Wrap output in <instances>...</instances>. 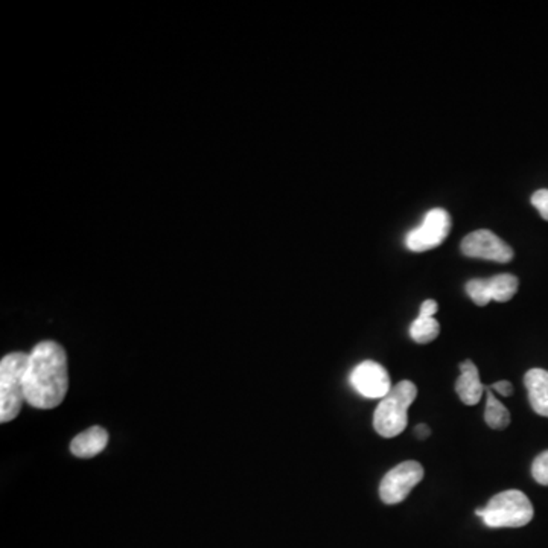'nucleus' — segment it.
I'll use <instances>...</instances> for the list:
<instances>
[{
	"label": "nucleus",
	"instance_id": "20",
	"mask_svg": "<svg viewBox=\"0 0 548 548\" xmlns=\"http://www.w3.org/2000/svg\"><path fill=\"white\" fill-rule=\"evenodd\" d=\"M415 435H417V439H426V437L430 435V428H428L426 424H421V426H416Z\"/></svg>",
	"mask_w": 548,
	"mask_h": 548
},
{
	"label": "nucleus",
	"instance_id": "4",
	"mask_svg": "<svg viewBox=\"0 0 548 548\" xmlns=\"http://www.w3.org/2000/svg\"><path fill=\"white\" fill-rule=\"evenodd\" d=\"M475 515L491 529H516L529 524L533 520L534 511L525 494L512 489L492 496L487 506L477 509Z\"/></svg>",
	"mask_w": 548,
	"mask_h": 548
},
{
	"label": "nucleus",
	"instance_id": "8",
	"mask_svg": "<svg viewBox=\"0 0 548 548\" xmlns=\"http://www.w3.org/2000/svg\"><path fill=\"white\" fill-rule=\"evenodd\" d=\"M462 253L469 258H478V259L494 260V262H509L514 258V250L511 246L501 238L496 237L491 230H475L465 237L462 241Z\"/></svg>",
	"mask_w": 548,
	"mask_h": 548
},
{
	"label": "nucleus",
	"instance_id": "19",
	"mask_svg": "<svg viewBox=\"0 0 548 548\" xmlns=\"http://www.w3.org/2000/svg\"><path fill=\"white\" fill-rule=\"evenodd\" d=\"M491 388L492 390H495L496 393L503 395V396H511L512 393H514V387H512V384L509 381H498Z\"/></svg>",
	"mask_w": 548,
	"mask_h": 548
},
{
	"label": "nucleus",
	"instance_id": "1",
	"mask_svg": "<svg viewBox=\"0 0 548 548\" xmlns=\"http://www.w3.org/2000/svg\"><path fill=\"white\" fill-rule=\"evenodd\" d=\"M69 390L66 350L57 341L38 343L28 358L24 392L29 406L51 410L60 406Z\"/></svg>",
	"mask_w": 548,
	"mask_h": 548
},
{
	"label": "nucleus",
	"instance_id": "3",
	"mask_svg": "<svg viewBox=\"0 0 548 548\" xmlns=\"http://www.w3.org/2000/svg\"><path fill=\"white\" fill-rule=\"evenodd\" d=\"M417 396V388L411 381L393 386L387 396L379 401L374 415V426L381 437L392 439L401 435L408 424V408Z\"/></svg>",
	"mask_w": 548,
	"mask_h": 548
},
{
	"label": "nucleus",
	"instance_id": "18",
	"mask_svg": "<svg viewBox=\"0 0 548 548\" xmlns=\"http://www.w3.org/2000/svg\"><path fill=\"white\" fill-rule=\"evenodd\" d=\"M439 309V305L433 298H428L426 302L421 305V311H419V317H426V318H431L435 316V312Z\"/></svg>",
	"mask_w": 548,
	"mask_h": 548
},
{
	"label": "nucleus",
	"instance_id": "5",
	"mask_svg": "<svg viewBox=\"0 0 548 548\" xmlns=\"http://www.w3.org/2000/svg\"><path fill=\"white\" fill-rule=\"evenodd\" d=\"M426 473L421 464L415 460H406L404 464L397 465L392 471L384 475L383 482L379 484V496L388 506L397 504L410 495L411 489L422 482Z\"/></svg>",
	"mask_w": 548,
	"mask_h": 548
},
{
	"label": "nucleus",
	"instance_id": "7",
	"mask_svg": "<svg viewBox=\"0 0 548 548\" xmlns=\"http://www.w3.org/2000/svg\"><path fill=\"white\" fill-rule=\"evenodd\" d=\"M355 392L366 399H383L392 390V381L387 370L375 361L359 363L349 377Z\"/></svg>",
	"mask_w": 548,
	"mask_h": 548
},
{
	"label": "nucleus",
	"instance_id": "14",
	"mask_svg": "<svg viewBox=\"0 0 548 548\" xmlns=\"http://www.w3.org/2000/svg\"><path fill=\"white\" fill-rule=\"evenodd\" d=\"M440 325L435 317L426 318V317H417L415 322L411 323L410 337L419 345H428L435 341L439 336Z\"/></svg>",
	"mask_w": 548,
	"mask_h": 548
},
{
	"label": "nucleus",
	"instance_id": "6",
	"mask_svg": "<svg viewBox=\"0 0 548 548\" xmlns=\"http://www.w3.org/2000/svg\"><path fill=\"white\" fill-rule=\"evenodd\" d=\"M451 230V218L445 209H433L426 213L421 226L413 229L406 237L408 250L422 253L439 247Z\"/></svg>",
	"mask_w": 548,
	"mask_h": 548
},
{
	"label": "nucleus",
	"instance_id": "10",
	"mask_svg": "<svg viewBox=\"0 0 548 548\" xmlns=\"http://www.w3.org/2000/svg\"><path fill=\"white\" fill-rule=\"evenodd\" d=\"M460 370H462V375L455 383V392L459 395L460 401L466 406H477L484 392V387L478 377L477 366L471 359H466L460 366Z\"/></svg>",
	"mask_w": 548,
	"mask_h": 548
},
{
	"label": "nucleus",
	"instance_id": "13",
	"mask_svg": "<svg viewBox=\"0 0 548 548\" xmlns=\"http://www.w3.org/2000/svg\"><path fill=\"white\" fill-rule=\"evenodd\" d=\"M484 421L492 430H504L511 424V413L506 406H503L491 390L487 392L486 410H484Z\"/></svg>",
	"mask_w": 548,
	"mask_h": 548
},
{
	"label": "nucleus",
	"instance_id": "17",
	"mask_svg": "<svg viewBox=\"0 0 548 548\" xmlns=\"http://www.w3.org/2000/svg\"><path fill=\"white\" fill-rule=\"evenodd\" d=\"M532 204L538 209L539 215L548 221V190H539L532 197Z\"/></svg>",
	"mask_w": 548,
	"mask_h": 548
},
{
	"label": "nucleus",
	"instance_id": "2",
	"mask_svg": "<svg viewBox=\"0 0 548 548\" xmlns=\"http://www.w3.org/2000/svg\"><path fill=\"white\" fill-rule=\"evenodd\" d=\"M29 354L13 352L0 361V422L15 421L19 416L24 402V374L28 367Z\"/></svg>",
	"mask_w": 548,
	"mask_h": 548
},
{
	"label": "nucleus",
	"instance_id": "16",
	"mask_svg": "<svg viewBox=\"0 0 548 548\" xmlns=\"http://www.w3.org/2000/svg\"><path fill=\"white\" fill-rule=\"evenodd\" d=\"M532 475L539 484L548 486V451H543L534 459L532 465Z\"/></svg>",
	"mask_w": 548,
	"mask_h": 548
},
{
	"label": "nucleus",
	"instance_id": "9",
	"mask_svg": "<svg viewBox=\"0 0 548 548\" xmlns=\"http://www.w3.org/2000/svg\"><path fill=\"white\" fill-rule=\"evenodd\" d=\"M109 444V433L103 426H90L71 442V453L80 459H92L104 451Z\"/></svg>",
	"mask_w": 548,
	"mask_h": 548
},
{
	"label": "nucleus",
	"instance_id": "11",
	"mask_svg": "<svg viewBox=\"0 0 548 548\" xmlns=\"http://www.w3.org/2000/svg\"><path fill=\"white\" fill-rule=\"evenodd\" d=\"M525 388L529 392L530 406L539 416L548 417V372L532 369L524 377Z\"/></svg>",
	"mask_w": 548,
	"mask_h": 548
},
{
	"label": "nucleus",
	"instance_id": "12",
	"mask_svg": "<svg viewBox=\"0 0 548 548\" xmlns=\"http://www.w3.org/2000/svg\"><path fill=\"white\" fill-rule=\"evenodd\" d=\"M486 280L491 300L500 303L509 302L515 296L520 285L514 274H496Z\"/></svg>",
	"mask_w": 548,
	"mask_h": 548
},
{
	"label": "nucleus",
	"instance_id": "15",
	"mask_svg": "<svg viewBox=\"0 0 548 548\" xmlns=\"http://www.w3.org/2000/svg\"><path fill=\"white\" fill-rule=\"evenodd\" d=\"M466 293L478 307H486L491 302L486 279H473L466 284Z\"/></svg>",
	"mask_w": 548,
	"mask_h": 548
}]
</instances>
